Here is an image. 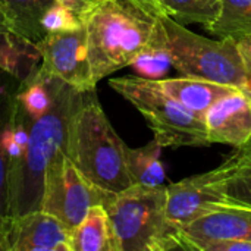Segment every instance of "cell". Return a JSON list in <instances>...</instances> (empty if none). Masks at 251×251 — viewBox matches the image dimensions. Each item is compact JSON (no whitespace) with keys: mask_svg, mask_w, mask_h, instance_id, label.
Masks as SVG:
<instances>
[{"mask_svg":"<svg viewBox=\"0 0 251 251\" xmlns=\"http://www.w3.org/2000/svg\"><path fill=\"white\" fill-rule=\"evenodd\" d=\"M125 147L99 103L96 90L87 91L69 122L68 157L90 182L106 191L121 193L132 185Z\"/></svg>","mask_w":251,"mask_h":251,"instance_id":"obj_3","label":"cell"},{"mask_svg":"<svg viewBox=\"0 0 251 251\" xmlns=\"http://www.w3.org/2000/svg\"><path fill=\"white\" fill-rule=\"evenodd\" d=\"M41 63V53L35 43L15 34L10 29H0V69L25 81Z\"/></svg>","mask_w":251,"mask_h":251,"instance_id":"obj_14","label":"cell"},{"mask_svg":"<svg viewBox=\"0 0 251 251\" xmlns=\"http://www.w3.org/2000/svg\"><path fill=\"white\" fill-rule=\"evenodd\" d=\"M35 46L41 53L40 74L59 79L82 93L96 90L97 82L91 72L87 31L82 22L72 29L50 32Z\"/></svg>","mask_w":251,"mask_h":251,"instance_id":"obj_9","label":"cell"},{"mask_svg":"<svg viewBox=\"0 0 251 251\" xmlns=\"http://www.w3.org/2000/svg\"><path fill=\"white\" fill-rule=\"evenodd\" d=\"M247 96H249V99H250V101H251V82H250V85L249 87H246V88H241Z\"/></svg>","mask_w":251,"mask_h":251,"instance_id":"obj_29","label":"cell"},{"mask_svg":"<svg viewBox=\"0 0 251 251\" xmlns=\"http://www.w3.org/2000/svg\"><path fill=\"white\" fill-rule=\"evenodd\" d=\"M162 21L169 37L172 65L176 72L237 88L250 85L251 75L235 40L206 38L168 15L162 16Z\"/></svg>","mask_w":251,"mask_h":251,"instance_id":"obj_6","label":"cell"},{"mask_svg":"<svg viewBox=\"0 0 251 251\" xmlns=\"http://www.w3.org/2000/svg\"><path fill=\"white\" fill-rule=\"evenodd\" d=\"M59 3L65 4L66 7H69L71 10H74L78 16L79 13L85 9V6L90 3V0H57Z\"/></svg>","mask_w":251,"mask_h":251,"instance_id":"obj_27","label":"cell"},{"mask_svg":"<svg viewBox=\"0 0 251 251\" xmlns=\"http://www.w3.org/2000/svg\"><path fill=\"white\" fill-rule=\"evenodd\" d=\"M182 232L197 251L221 241H251V207L219 204L184 226Z\"/></svg>","mask_w":251,"mask_h":251,"instance_id":"obj_11","label":"cell"},{"mask_svg":"<svg viewBox=\"0 0 251 251\" xmlns=\"http://www.w3.org/2000/svg\"><path fill=\"white\" fill-rule=\"evenodd\" d=\"M116 251L193 250L166 216V187L131 185L106 201Z\"/></svg>","mask_w":251,"mask_h":251,"instance_id":"obj_4","label":"cell"},{"mask_svg":"<svg viewBox=\"0 0 251 251\" xmlns=\"http://www.w3.org/2000/svg\"><path fill=\"white\" fill-rule=\"evenodd\" d=\"M85 93L59 79L53 81L50 109L32 121L24 154L7 166V216L40 209L46 169L54 156L66 150L69 122Z\"/></svg>","mask_w":251,"mask_h":251,"instance_id":"obj_1","label":"cell"},{"mask_svg":"<svg viewBox=\"0 0 251 251\" xmlns=\"http://www.w3.org/2000/svg\"><path fill=\"white\" fill-rule=\"evenodd\" d=\"M109 85L129 101L147 121L162 147L209 146L204 118L187 110L168 94L157 79L141 76L112 78Z\"/></svg>","mask_w":251,"mask_h":251,"instance_id":"obj_5","label":"cell"},{"mask_svg":"<svg viewBox=\"0 0 251 251\" xmlns=\"http://www.w3.org/2000/svg\"><path fill=\"white\" fill-rule=\"evenodd\" d=\"M0 251H72V231L41 209L7 216L0 225Z\"/></svg>","mask_w":251,"mask_h":251,"instance_id":"obj_10","label":"cell"},{"mask_svg":"<svg viewBox=\"0 0 251 251\" xmlns=\"http://www.w3.org/2000/svg\"><path fill=\"white\" fill-rule=\"evenodd\" d=\"M79 19L87 31L88 57L96 82L131 66L156 22L154 16L129 0H90Z\"/></svg>","mask_w":251,"mask_h":251,"instance_id":"obj_2","label":"cell"},{"mask_svg":"<svg viewBox=\"0 0 251 251\" xmlns=\"http://www.w3.org/2000/svg\"><path fill=\"white\" fill-rule=\"evenodd\" d=\"M113 193L90 182L62 150L46 169L40 209L59 219L71 231L94 204L104 206Z\"/></svg>","mask_w":251,"mask_h":251,"instance_id":"obj_7","label":"cell"},{"mask_svg":"<svg viewBox=\"0 0 251 251\" xmlns=\"http://www.w3.org/2000/svg\"><path fill=\"white\" fill-rule=\"evenodd\" d=\"M129 1L154 18L166 16V10L162 4V0H129Z\"/></svg>","mask_w":251,"mask_h":251,"instance_id":"obj_25","label":"cell"},{"mask_svg":"<svg viewBox=\"0 0 251 251\" xmlns=\"http://www.w3.org/2000/svg\"><path fill=\"white\" fill-rule=\"evenodd\" d=\"M21 81L0 69V225L7 218V159L1 147L4 125L12 113Z\"/></svg>","mask_w":251,"mask_h":251,"instance_id":"obj_21","label":"cell"},{"mask_svg":"<svg viewBox=\"0 0 251 251\" xmlns=\"http://www.w3.org/2000/svg\"><path fill=\"white\" fill-rule=\"evenodd\" d=\"M0 29H9V24H7V19L0 7Z\"/></svg>","mask_w":251,"mask_h":251,"instance_id":"obj_28","label":"cell"},{"mask_svg":"<svg viewBox=\"0 0 251 251\" xmlns=\"http://www.w3.org/2000/svg\"><path fill=\"white\" fill-rule=\"evenodd\" d=\"M138 76L146 79H162L172 65L169 37L162 18H156L151 34L140 53L131 63Z\"/></svg>","mask_w":251,"mask_h":251,"instance_id":"obj_16","label":"cell"},{"mask_svg":"<svg viewBox=\"0 0 251 251\" xmlns=\"http://www.w3.org/2000/svg\"><path fill=\"white\" fill-rule=\"evenodd\" d=\"M162 88L179 101L191 113L204 118V113L222 97L237 91L234 85H225L207 79L179 76L157 79Z\"/></svg>","mask_w":251,"mask_h":251,"instance_id":"obj_13","label":"cell"},{"mask_svg":"<svg viewBox=\"0 0 251 251\" xmlns=\"http://www.w3.org/2000/svg\"><path fill=\"white\" fill-rule=\"evenodd\" d=\"M206 29L218 38L238 41L250 37L251 0H221V13Z\"/></svg>","mask_w":251,"mask_h":251,"instance_id":"obj_19","label":"cell"},{"mask_svg":"<svg viewBox=\"0 0 251 251\" xmlns=\"http://www.w3.org/2000/svg\"><path fill=\"white\" fill-rule=\"evenodd\" d=\"M79 25H81L79 16L59 1H56L43 18V26L47 34L72 29Z\"/></svg>","mask_w":251,"mask_h":251,"instance_id":"obj_24","label":"cell"},{"mask_svg":"<svg viewBox=\"0 0 251 251\" xmlns=\"http://www.w3.org/2000/svg\"><path fill=\"white\" fill-rule=\"evenodd\" d=\"M204 124L210 144H228L234 149H241L251 140L249 96L238 88L222 97L204 113Z\"/></svg>","mask_w":251,"mask_h":251,"instance_id":"obj_12","label":"cell"},{"mask_svg":"<svg viewBox=\"0 0 251 251\" xmlns=\"http://www.w3.org/2000/svg\"><path fill=\"white\" fill-rule=\"evenodd\" d=\"M237 44H238L240 53H241V56L244 59V63H246V66H247V69H249L251 75V35L238 40Z\"/></svg>","mask_w":251,"mask_h":251,"instance_id":"obj_26","label":"cell"},{"mask_svg":"<svg viewBox=\"0 0 251 251\" xmlns=\"http://www.w3.org/2000/svg\"><path fill=\"white\" fill-rule=\"evenodd\" d=\"M53 81L54 78L44 76L37 69L19 84L16 100L32 121L41 118L50 109L53 103Z\"/></svg>","mask_w":251,"mask_h":251,"instance_id":"obj_20","label":"cell"},{"mask_svg":"<svg viewBox=\"0 0 251 251\" xmlns=\"http://www.w3.org/2000/svg\"><path fill=\"white\" fill-rule=\"evenodd\" d=\"M166 15L176 22L210 25L221 13V0H162Z\"/></svg>","mask_w":251,"mask_h":251,"instance_id":"obj_22","label":"cell"},{"mask_svg":"<svg viewBox=\"0 0 251 251\" xmlns=\"http://www.w3.org/2000/svg\"><path fill=\"white\" fill-rule=\"evenodd\" d=\"M234 169L225 184L229 204L251 207V140L234 154Z\"/></svg>","mask_w":251,"mask_h":251,"instance_id":"obj_23","label":"cell"},{"mask_svg":"<svg viewBox=\"0 0 251 251\" xmlns=\"http://www.w3.org/2000/svg\"><path fill=\"white\" fill-rule=\"evenodd\" d=\"M234 154L221 166L166 187V216L182 229L219 204H229L225 184L234 169Z\"/></svg>","mask_w":251,"mask_h":251,"instance_id":"obj_8","label":"cell"},{"mask_svg":"<svg viewBox=\"0 0 251 251\" xmlns=\"http://www.w3.org/2000/svg\"><path fill=\"white\" fill-rule=\"evenodd\" d=\"M72 251H116L104 206H91L81 224L72 229Z\"/></svg>","mask_w":251,"mask_h":251,"instance_id":"obj_17","label":"cell"},{"mask_svg":"<svg viewBox=\"0 0 251 251\" xmlns=\"http://www.w3.org/2000/svg\"><path fill=\"white\" fill-rule=\"evenodd\" d=\"M162 146L153 138L146 146L125 147L126 169L132 185L159 187L165 182V169L160 162Z\"/></svg>","mask_w":251,"mask_h":251,"instance_id":"obj_18","label":"cell"},{"mask_svg":"<svg viewBox=\"0 0 251 251\" xmlns=\"http://www.w3.org/2000/svg\"><path fill=\"white\" fill-rule=\"evenodd\" d=\"M56 1L57 0H0V7L10 31L32 43H38L47 35L43 26V18Z\"/></svg>","mask_w":251,"mask_h":251,"instance_id":"obj_15","label":"cell"}]
</instances>
